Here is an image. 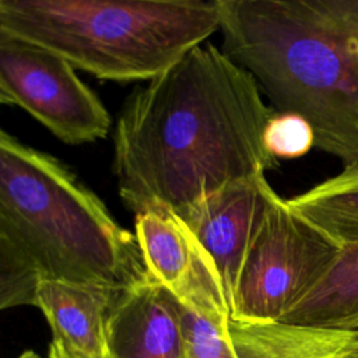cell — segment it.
Wrapping results in <instances>:
<instances>
[{
	"instance_id": "cell-5",
	"label": "cell",
	"mask_w": 358,
	"mask_h": 358,
	"mask_svg": "<svg viewBox=\"0 0 358 358\" xmlns=\"http://www.w3.org/2000/svg\"><path fill=\"white\" fill-rule=\"evenodd\" d=\"M340 252L277 194L243 259L229 305L231 319L278 322L327 273Z\"/></svg>"
},
{
	"instance_id": "cell-14",
	"label": "cell",
	"mask_w": 358,
	"mask_h": 358,
	"mask_svg": "<svg viewBox=\"0 0 358 358\" xmlns=\"http://www.w3.org/2000/svg\"><path fill=\"white\" fill-rule=\"evenodd\" d=\"M182 320L185 358H239L229 336L228 323L207 317L178 299Z\"/></svg>"
},
{
	"instance_id": "cell-16",
	"label": "cell",
	"mask_w": 358,
	"mask_h": 358,
	"mask_svg": "<svg viewBox=\"0 0 358 358\" xmlns=\"http://www.w3.org/2000/svg\"><path fill=\"white\" fill-rule=\"evenodd\" d=\"M48 358H85V357L78 355V354L73 352L71 350L66 348L64 345H62L60 343L52 340L50 344H49Z\"/></svg>"
},
{
	"instance_id": "cell-15",
	"label": "cell",
	"mask_w": 358,
	"mask_h": 358,
	"mask_svg": "<svg viewBox=\"0 0 358 358\" xmlns=\"http://www.w3.org/2000/svg\"><path fill=\"white\" fill-rule=\"evenodd\" d=\"M264 140L275 159L299 158L315 147L312 126L303 117L292 113H275L266 129Z\"/></svg>"
},
{
	"instance_id": "cell-13",
	"label": "cell",
	"mask_w": 358,
	"mask_h": 358,
	"mask_svg": "<svg viewBox=\"0 0 358 358\" xmlns=\"http://www.w3.org/2000/svg\"><path fill=\"white\" fill-rule=\"evenodd\" d=\"M288 207L340 249L358 246V164L287 199Z\"/></svg>"
},
{
	"instance_id": "cell-2",
	"label": "cell",
	"mask_w": 358,
	"mask_h": 358,
	"mask_svg": "<svg viewBox=\"0 0 358 358\" xmlns=\"http://www.w3.org/2000/svg\"><path fill=\"white\" fill-rule=\"evenodd\" d=\"M148 277L136 236L56 157L0 131V308L42 281L130 288Z\"/></svg>"
},
{
	"instance_id": "cell-6",
	"label": "cell",
	"mask_w": 358,
	"mask_h": 358,
	"mask_svg": "<svg viewBox=\"0 0 358 358\" xmlns=\"http://www.w3.org/2000/svg\"><path fill=\"white\" fill-rule=\"evenodd\" d=\"M0 101L24 109L70 145L106 137L112 119L76 67L56 52L0 32Z\"/></svg>"
},
{
	"instance_id": "cell-17",
	"label": "cell",
	"mask_w": 358,
	"mask_h": 358,
	"mask_svg": "<svg viewBox=\"0 0 358 358\" xmlns=\"http://www.w3.org/2000/svg\"><path fill=\"white\" fill-rule=\"evenodd\" d=\"M17 358H41V357L36 352L28 350V351H24L22 354H20Z\"/></svg>"
},
{
	"instance_id": "cell-9",
	"label": "cell",
	"mask_w": 358,
	"mask_h": 358,
	"mask_svg": "<svg viewBox=\"0 0 358 358\" xmlns=\"http://www.w3.org/2000/svg\"><path fill=\"white\" fill-rule=\"evenodd\" d=\"M106 331L112 358H185L178 302L150 277L116 294Z\"/></svg>"
},
{
	"instance_id": "cell-3",
	"label": "cell",
	"mask_w": 358,
	"mask_h": 358,
	"mask_svg": "<svg viewBox=\"0 0 358 358\" xmlns=\"http://www.w3.org/2000/svg\"><path fill=\"white\" fill-rule=\"evenodd\" d=\"M222 50L315 147L358 164V0H218Z\"/></svg>"
},
{
	"instance_id": "cell-4",
	"label": "cell",
	"mask_w": 358,
	"mask_h": 358,
	"mask_svg": "<svg viewBox=\"0 0 358 358\" xmlns=\"http://www.w3.org/2000/svg\"><path fill=\"white\" fill-rule=\"evenodd\" d=\"M220 25L218 0H0V32L119 83H148Z\"/></svg>"
},
{
	"instance_id": "cell-1",
	"label": "cell",
	"mask_w": 358,
	"mask_h": 358,
	"mask_svg": "<svg viewBox=\"0 0 358 358\" xmlns=\"http://www.w3.org/2000/svg\"><path fill=\"white\" fill-rule=\"evenodd\" d=\"M274 115L243 67L199 45L127 98L113 133L120 199L134 214L159 207L185 220L277 165L264 140Z\"/></svg>"
},
{
	"instance_id": "cell-11",
	"label": "cell",
	"mask_w": 358,
	"mask_h": 358,
	"mask_svg": "<svg viewBox=\"0 0 358 358\" xmlns=\"http://www.w3.org/2000/svg\"><path fill=\"white\" fill-rule=\"evenodd\" d=\"M239 358H358V330L229 319Z\"/></svg>"
},
{
	"instance_id": "cell-10",
	"label": "cell",
	"mask_w": 358,
	"mask_h": 358,
	"mask_svg": "<svg viewBox=\"0 0 358 358\" xmlns=\"http://www.w3.org/2000/svg\"><path fill=\"white\" fill-rule=\"evenodd\" d=\"M119 291L122 289L42 281L35 308L43 313L52 340L85 358H112L106 324Z\"/></svg>"
},
{
	"instance_id": "cell-8",
	"label": "cell",
	"mask_w": 358,
	"mask_h": 358,
	"mask_svg": "<svg viewBox=\"0 0 358 358\" xmlns=\"http://www.w3.org/2000/svg\"><path fill=\"white\" fill-rule=\"evenodd\" d=\"M275 196L266 175H259L221 190L183 220L214 264L228 306L246 252Z\"/></svg>"
},
{
	"instance_id": "cell-7",
	"label": "cell",
	"mask_w": 358,
	"mask_h": 358,
	"mask_svg": "<svg viewBox=\"0 0 358 358\" xmlns=\"http://www.w3.org/2000/svg\"><path fill=\"white\" fill-rule=\"evenodd\" d=\"M134 224L148 277L182 305L215 320H229L220 275L187 224L159 207L136 214Z\"/></svg>"
},
{
	"instance_id": "cell-12",
	"label": "cell",
	"mask_w": 358,
	"mask_h": 358,
	"mask_svg": "<svg viewBox=\"0 0 358 358\" xmlns=\"http://www.w3.org/2000/svg\"><path fill=\"white\" fill-rule=\"evenodd\" d=\"M278 322L358 330V246L341 249L327 273Z\"/></svg>"
}]
</instances>
